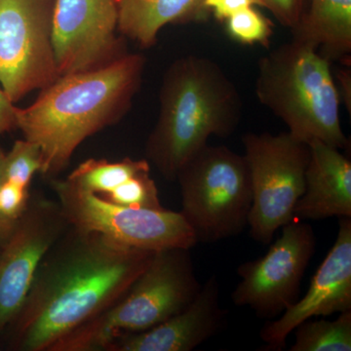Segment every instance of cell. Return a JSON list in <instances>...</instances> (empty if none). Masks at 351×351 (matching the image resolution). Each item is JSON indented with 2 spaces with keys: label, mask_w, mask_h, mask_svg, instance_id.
Masks as SVG:
<instances>
[{
  "label": "cell",
  "mask_w": 351,
  "mask_h": 351,
  "mask_svg": "<svg viewBox=\"0 0 351 351\" xmlns=\"http://www.w3.org/2000/svg\"><path fill=\"white\" fill-rule=\"evenodd\" d=\"M154 253L69 225L46 254L20 313L9 325L11 348L49 351L119 301Z\"/></svg>",
  "instance_id": "1"
},
{
  "label": "cell",
  "mask_w": 351,
  "mask_h": 351,
  "mask_svg": "<svg viewBox=\"0 0 351 351\" xmlns=\"http://www.w3.org/2000/svg\"><path fill=\"white\" fill-rule=\"evenodd\" d=\"M145 68L142 54L127 53L101 68L59 76L31 106L18 108L17 129L40 149L44 177L55 179L87 138L128 112Z\"/></svg>",
  "instance_id": "2"
},
{
  "label": "cell",
  "mask_w": 351,
  "mask_h": 351,
  "mask_svg": "<svg viewBox=\"0 0 351 351\" xmlns=\"http://www.w3.org/2000/svg\"><path fill=\"white\" fill-rule=\"evenodd\" d=\"M159 104L145 156L169 181L210 138L230 137L241 119V97L234 83L218 64L195 55L171 64L164 73Z\"/></svg>",
  "instance_id": "3"
},
{
  "label": "cell",
  "mask_w": 351,
  "mask_h": 351,
  "mask_svg": "<svg viewBox=\"0 0 351 351\" xmlns=\"http://www.w3.org/2000/svg\"><path fill=\"white\" fill-rule=\"evenodd\" d=\"M330 62L313 46L293 38L260 60L255 92L293 137L341 149L348 145V138L341 128V98Z\"/></svg>",
  "instance_id": "4"
},
{
  "label": "cell",
  "mask_w": 351,
  "mask_h": 351,
  "mask_svg": "<svg viewBox=\"0 0 351 351\" xmlns=\"http://www.w3.org/2000/svg\"><path fill=\"white\" fill-rule=\"evenodd\" d=\"M189 250L156 252L119 301L60 339L50 351H107L117 339L151 329L181 313L201 288Z\"/></svg>",
  "instance_id": "5"
},
{
  "label": "cell",
  "mask_w": 351,
  "mask_h": 351,
  "mask_svg": "<svg viewBox=\"0 0 351 351\" xmlns=\"http://www.w3.org/2000/svg\"><path fill=\"white\" fill-rule=\"evenodd\" d=\"M176 180L181 189L180 213L197 243L230 239L248 226L252 186L243 156L225 145H207L182 166Z\"/></svg>",
  "instance_id": "6"
},
{
  "label": "cell",
  "mask_w": 351,
  "mask_h": 351,
  "mask_svg": "<svg viewBox=\"0 0 351 351\" xmlns=\"http://www.w3.org/2000/svg\"><path fill=\"white\" fill-rule=\"evenodd\" d=\"M242 143L251 178L250 235L255 241L269 244L276 230L294 219L304 191L309 145L288 131L245 134Z\"/></svg>",
  "instance_id": "7"
},
{
  "label": "cell",
  "mask_w": 351,
  "mask_h": 351,
  "mask_svg": "<svg viewBox=\"0 0 351 351\" xmlns=\"http://www.w3.org/2000/svg\"><path fill=\"white\" fill-rule=\"evenodd\" d=\"M50 181L66 221L75 228L101 233L140 250L191 249L197 244L180 212L121 206L80 191L66 180Z\"/></svg>",
  "instance_id": "8"
},
{
  "label": "cell",
  "mask_w": 351,
  "mask_h": 351,
  "mask_svg": "<svg viewBox=\"0 0 351 351\" xmlns=\"http://www.w3.org/2000/svg\"><path fill=\"white\" fill-rule=\"evenodd\" d=\"M56 0H0V87L13 103L59 77L53 49Z\"/></svg>",
  "instance_id": "9"
},
{
  "label": "cell",
  "mask_w": 351,
  "mask_h": 351,
  "mask_svg": "<svg viewBox=\"0 0 351 351\" xmlns=\"http://www.w3.org/2000/svg\"><path fill=\"white\" fill-rule=\"evenodd\" d=\"M280 237L257 260L242 263L233 304L248 306L258 317L274 319L299 300L300 288L314 252L313 228L299 219L283 226Z\"/></svg>",
  "instance_id": "10"
},
{
  "label": "cell",
  "mask_w": 351,
  "mask_h": 351,
  "mask_svg": "<svg viewBox=\"0 0 351 351\" xmlns=\"http://www.w3.org/2000/svg\"><path fill=\"white\" fill-rule=\"evenodd\" d=\"M69 226L58 201L31 196L0 249V335L20 313L39 265Z\"/></svg>",
  "instance_id": "11"
},
{
  "label": "cell",
  "mask_w": 351,
  "mask_h": 351,
  "mask_svg": "<svg viewBox=\"0 0 351 351\" xmlns=\"http://www.w3.org/2000/svg\"><path fill=\"white\" fill-rule=\"evenodd\" d=\"M119 0H56L53 49L59 76L101 68L127 54Z\"/></svg>",
  "instance_id": "12"
},
{
  "label": "cell",
  "mask_w": 351,
  "mask_h": 351,
  "mask_svg": "<svg viewBox=\"0 0 351 351\" xmlns=\"http://www.w3.org/2000/svg\"><path fill=\"white\" fill-rule=\"evenodd\" d=\"M351 309V218H339L336 241L311 279L306 294L261 330L270 350H279L295 327L311 318Z\"/></svg>",
  "instance_id": "13"
},
{
  "label": "cell",
  "mask_w": 351,
  "mask_h": 351,
  "mask_svg": "<svg viewBox=\"0 0 351 351\" xmlns=\"http://www.w3.org/2000/svg\"><path fill=\"white\" fill-rule=\"evenodd\" d=\"M225 318L219 284L212 276L181 313L144 332L117 339L107 351H191L213 337Z\"/></svg>",
  "instance_id": "14"
},
{
  "label": "cell",
  "mask_w": 351,
  "mask_h": 351,
  "mask_svg": "<svg viewBox=\"0 0 351 351\" xmlns=\"http://www.w3.org/2000/svg\"><path fill=\"white\" fill-rule=\"evenodd\" d=\"M309 145L304 193L294 218H351V162L339 149L319 141Z\"/></svg>",
  "instance_id": "15"
},
{
  "label": "cell",
  "mask_w": 351,
  "mask_h": 351,
  "mask_svg": "<svg viewBox=\"0 0 351 351\" xmlns=\"http://www.w3.org/2000/svg\"><path fill=\"white\" fill-rule=\"evenodd\" d=\"M209 15L204 0H119V32L147 49L165 25L197 22Z\"/></svg>",
  "instance_id": "16"
},
{
  "label": "cell",
  "mask_w": 351,
  "mask_h": 351,
  "mask_svg": "<svg viewBox=\"0 0 351 351\" xmlns=\"http://www.w3.org/2000/svg\"><path fill=\"white\" fill-rule=\"evenodd\" d=\"M293 38L309 44L328 60H346L351 52V0H311Z\"/></svg>",
  "instance_id": "17"
},
{
  "label": "cell",
  "mask_w": 351,
  "mask_h": 351,
  "mask_svg": "<svg viewBox=\"0 0 351 351\" xmlns=\"http://www.w3.org/2000/svg\"><path fill=\"white\" fill-rule=\"evenodd\" d=\"M147 170H151L147 159L136 160L126 157L119 161H108L90 158L80 164L66 181L80 191L105 198L127 180Z\"/></svg>",
  "instance_id": "18"
},
{
  "label": "cell",
  "mask_w": 351,
  "mask_h": 351,
  "mask_svg": "<svg viewBox=\"0 0 351 351\" xmlns=\"http://www.w3.org/2000/svg\"><path fill=\"white\" fill-rule=\"evenodd\" d=\"M335 320L307 319L295 328L291 351H350L351 309Z\"/></svg>",
  "instance_id": "19"
},
{
  "label": "cell",
  "mask_w": 351,
  "mask_h": 351,
  "mask_svg": "<svg viewBox=\"0 0 351 351\" xmlns=\"http://www.w3.org/2000/svg\"><path fill=\"white\" fill-rule=\"evenodd\" d=\"M43 169V156L38 145L29 141L18 140L7 154L1 152L3 181L29 188L32 179Z\"/></svg>",
  "instance_id": "20"
},
{
  "label": "cell",
  "mask_w": 351,
  "mask_h": 351,
  "mask_svg": "<svg viewBox=\"0 0 351 351\" xmlns=\"http://www.w3.org/2000/svg\"><path fill=\"white\" fill-rule=\"evenodd\" d=\"M228 36L245 45L269 47L274 36V23L263 15L256 6L248 7L233 14L226 21Z\"/></svg>",
  "instance_id": "21"
},
{
  "label": "cell",
  "mask_w": 351,
  "mask_h": 351,
  "mask_svg": "<svg viewBox=\"0 0 351 351\" xmlns=\"http://www.w3.org/2000/svg\"><path fill=\"white\" fill-rule=\"evenodd\" d=\"M29 198V188L6 181L0 184V217L11 228L25 213Z\"/></svg>",
  "instance_id": "22"
},
{
  "label": "cell",
  "mask_w": 351,
  "mask_h": 351,
  "mask_svg": "<svg viewBox=\"0 0 351 351\" xmlns=\"http://www.w3.org/2000/svg\"><path fill=\"white\" fill-rule=\"evenodd\" d=\"M265 8L276 16L284 27L293 29L306 13V0H263Z\"/></svg>",
  "instance_id": "23"
},
{
  "label": "cell",
  "mask_w": 351,
  "mask_h": 351,
  "mask_svg": "<svg viewBox=\"0 0 351 351\" xmlns=\"http://www.w3.org/2000/svg\"><path fill=\"white\" fill-rule=\"evenodd\" d=\"M204 6L219 22H226L233 14L248 7L265 8L263 0H204Z\"/></svg>",
  "instance_id": "24"
},
{
  "label": "cell",
  "mask_w": 351,
  "mask_h": 351,
  "mask_svg": "<svg viewBox=\"0 0 351 351\" xmlns=\"http://www.w3.org/2000/svg\"><path fill=\"white\" fill-rule=\"evenodd\" d=\"M0 87V137L7 132L17 129L18 108Z\"/></svg>",
  "instance_id": "25"
},
{
  "label": "cell",
  "mask_w": 351,
  "mask_h": 351,
  "mask_svg": "<svg viewBox=\"0 0 351 351\" xmlns=\"http://www.w3.org/2000/svg\"><path fill=\"white\" fill-rule=\"evenodd\" d=\"M339 80L341 82V85H339V95H341V98H343L345 100L346 105L348 104V108L350 110V101H348V99L350 100V93L348 92V88L350 89V71H341V73L339 75Z\"/></svg>",
  "instance_id": "26"
},
{
  "label": "cell",
  "mask_w": 351,
  "mask_h": 351,
  "mask_svg": "<svg viewBox=\"0 0 351 351\" xmlns=\"http://www.w3.org/2000/svg\"><path fill=\"white\" fill-rule=\"evenodd\" d=\"M3 182L2 179V170H1V151H0V184ZM14 228L7 225L5 221L0 217V249L6 244L8 241L9 237L12 234Z\"/></svg>",
  "instance_id": "27"
}]
</instances>
